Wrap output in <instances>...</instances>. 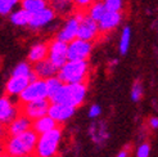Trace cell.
I'll list each match as a JSON object with an SVG mask.
<instances>
[{"instance_id": "6da1fadb", "label": "cell", "mask_w": 158, "mask_h": 157, "mask_svg": "<svg viewBox=\"0 0 158 157\" xmlns=\"http://www.w3.org/2000/svg\"><path fill=\"white\" fill-rule=\"evenodd\" d=\"M37 138L32 129L19 135L8 137L4 142V152L12 157H31L35 153Z\"/></svg>"}, {"instance_id": "7a4b0ae2", "label": "cell", "mask_w": 158, "mask_h": 157, "mask_svg": "<svg viewBox=\"0 0 158 157\" xmlns=\"http://www.w3.org/2000/svg\"><path fill=\"white\" fill-rule=\"evenodd\" d=\"M86 93H88L86 84H63L62 88L49 98V102L54 104H66L76 108L84 103Z\"/></svg>"}, {"instance_id": "3957f363", "label": "cell", "mask_w": 158, "mask_h": 157, "mask_svg": "<svg viewBox=\"0 0 158 157\" xmlns=\"http://www.w3.org/2000/svg\"><path fill=\"white\" fill-rule=\"evenodd\" d=\"M90 71L88 61H68L67 63L59 68L58 78L67 85L72 84H86Z\"/></svg>"}, {"instance_id": "277c9868", "label": "cell", "mask_w": 158, "mask_h": 157, "mask_svg": "<svg viewBox=\"0 0 158 157\" xmlns=\"http://www.w3.org/2000/svg\"><path fill=\"white\" fill-rule=\"evenodd\" d=\"M62 139V129L58 126L54 130L39 135L35 148L36 157H55Z\"/></svg>"}, {"instance_id": "5b68a950", "label": "cell", "mask_w": 158, "mask_h": 157, "mask_svg": "<svg viewBox=\"0 0 158 157\" xmlns=\"http://www.w3.org/2000/svg\"><path fill=\"white\" fill-rule=\"evenodd\" d=\"M48 99V90H46V83L41 78H36L35 81L30 83L28 86L22 91L19 95L21 104L30 103V102Z\"/></svg>"}, {"instance_id": "8992f818", "label": "cell", "mask_w": 158, "mask_h": 157, "mask_svg": "<svg viewBox=\"0 0 158 157\" xmlns=\"http://www.w3.org/2000/svg\"><path fill=\"white\" fill-rule=\"evenodd\" d=\"M67 49L68 44L58 40V39H54V40L48 43V59L58 70L62 68L68 62Z\"/></svg>"}, {"instance_id": "52a82bcc", "label": "cell", "mask_w": 158, "mask_h": 157, "mask_svg": "<svg viewBox=\"0 0 158 157\" xmlns=\"http://www.w3.org/2000/svg\"><path fill=\"white\" fill-rule=\"evenodd\" d=\"M49 106H50V102L48 99L30 102V103L21 104L19 113L23 115V116H26L27 119H30L31 121H35L37 119H40V117L48 115Z\"/></svg>"}, {"instance_id": "ba28073f", "label": "cell", "mask_w": 158, "mask_h": 157, "mask_svg": "<svg viewBox=\"0 0 158 157\" xmlns=\"http://www.w3.org/2000/svg\"><path fill=\"white\" fill-rule=\"evenodd\" d=\"M93 49V44L84 41L81 39H75L73 41L68 43L67 57L68 61H88Z\"/></svg>"}, {"instance_id": "9c48e42d", "label": "cell", "mask_w": 158, "mask_h": 157, "mask_svg": "<svg viewBox=\"0 0 158 157\" xmlns=\"http://www.w3.org/2000/svg\"><path fill=\"white\" fill-rule=\"evenodd\" d=\"M99 34H100V30L98 26V22L93 21L89 15H85V17L80 21L77 39H81V40L88 41V43H93L94 40L98 39Z\"/></svg>"}, {"instance_id": "30bf717a", "label": "cell", "mask_w": 158, "mask_h": 157, "mask_svg": "<svg viewBox=\"0 0 158 157\" xmlns=\"http://www.w3.org/2000/svg\"><path fill=\"white\" fill-rule=\"evenodd\" d=\"M19 115V107L15 106V103L8 97L0 98V124L9 125L15 117Z\"/></svg>"}, {"instance_id": "8fae6325", "label": "cell", "mask_w": 158, "mask_h": 157, "mask_svg": "<svg viewBox=\"0 0 158 157\" xmlns=\"http://www.w3.org/2000/svg\"><path fill=\"white\" fill-rule=\"evenodd\" d=\"M78 25H80V21H78L75 14L71 15L67 18L66 23L63 25V27L60 28V31L58 32L57 39L63 43H71L75 39H77V32H78Z\"/></svg>"}, {"instance_id": "7c38bea8", "label": "cell", "mask_w": 158, "mask_h": 157, "mask_svg": "<svg viewBox=\"0 0 158 157\" xmlns=\"http://www.w3.org/2000/svg\"><path fill=\"white\" fill-rule=\"evenodd\" d=\"M32 129V121L30 119H27L26 116L23 115H18L15 119L6 126V135L8 137H14V135H19V134H23L28 130Z\"/></svg>"}, {"instance_id": "4fadbf2b", "label": "cell", "mask_w": 158, "mask_h": 157, "mask_svg": "<svg viewBox=\"0 0 158 157\" xmlns=\"http://www.w3.org/2000/svg\"><path fill=\"white\" fill-rule=\"evenodd\" d=\"M75 109H76V108L71 107V106L50 103L48 115H49L57 124H59V122H64V121H67L68 119H71V117L73 116V113H75Z\"/></svg>"}, {"instance_id": "5bb4252c", "label": "cell", "mask_w": 158, "mask_h": 157, "mask_svg": "<svg viewBox=\"0 0 158 157\" xmlns=\"http://www.w3.org/2000/svg\"><path fill=\"white\" fill-rule=\"evenodd\" d=\"M30 83H31L30 78H27V77L12 75L5 85V91L9 97H19L22 94V91L28 86Z\"/></svg>"}, {"instance_id": "9a60e30c", "label": "cell", "mask_w": 158, "mask_h": 157, "mask_svg": "<svg viewBox=\"0 0 158 157\" xmlns=\"http://www.w3.org/2000/svg\"><path fill=\"white\" fill-rule=\"evenodd\" d=\"M54 17H55V12L53 11V8L46 6L43 11L37 12L35 14H31L28 26L31 28H41L48 25V23H50L54 19Z\"/></svg>"}, {"instance_id": "2e32d148", "label": "cell", "mask_w": 158, "mask_h": 157, "mask_svg": "<svg viewBox=\"0 0 158 157\" xmlns=\"http://www.w3.org/2000/svg\"><path fill=\"white\" fill-rule=\"evenodd\" d=\"M34 72L36 75L37 78H41V80H48L50 77H54L58 75V71L59 70L55 67L52 62L46 58L41 62H39V63L34 65Z\"/></svg>"}, {"instance_id": "e0dca14e", "label": "cell", "mask_w": 158, "mask_h": 157, "mask_svg": "<svg viewBox=\"0 0 158 157\" xmlns=\"http://www.w3.org/2000/svg\"><path fill=\"white\" fill-rule=\"evenodd\" d=\"M122 19V15L121 13H114V12H106V14L103 15L99 22H98V26L100 32H108V31L116 28Z\"/></svg>"}, {"instance_id": "ac0fdd59", "label": "cell", "mask_w": 158, "mask_h": 157, "mask_svg": "<svg viewBox=\"0 0 158 157\" xmlns=\"http://www.w3.org/2000/svg\"><path fill=\"white\" fill-rule=\"evenodd\" d=\"M55 128H58V124L55 122L49 115L43 116L40 119L32 121V130L37 135H43L45 133H49V131L54 130Z\"/></svg>"}, {"instance_id": "d6986e66", "label": "cell", "mask_w": 158, "mask_h": 157, "mask_svg": "<svg viewBox=\"0 0 158 157\" xmlns=\"http://www.w3.org/2000/svg\"><path fill=\"white\" fill-rule=\"evenodd\" d=\"M48 58V43H37L28 52V63L36 65Z\"/></svg>"}, {"instance_id": "ffe728a7", "label": "cell", "mask_w": 158, "mask_h": 157, "mask_svg": "<svg viewBox=\"0 0 158 157\" xmlns=\"http://www.w3.org/2000/svg\"><path fill=\"white\" fill-rule=\"evenodd\" d=\"M13 76H22V77H27L30 78V81L32 83L36 80V75L34 72V68L32 66H31V63H28V62H21V63H18L17 66L14 67L13 70Z\"/></svg>"}, {"instance_id": "44dd1931", "label": "cell", "mask_w": 158, "mask_h": 157, "mask_svg": "<svg viewBox=\"0 0 158 157\" xmlns=\"http://www.w3.org/2000/svg\"><path fill=\"white\" fill-rule=\"evenodd\" d=\"M46 6V0H21V8L30 14H35Z\"/></svg>"}, {"instance_id": "7402d4cb", "label": "cell", "mask_w": 158, "mask_h": 157, "mask_svg": "<svg viewBox=\"0 0 158 157\" xmlns=\"http://www.w3.org/2000/svg\"><path fill=\"white\" fill-rule=\"evenodd\" d=\"M86 11H88L86 15H89V17L93 21H95V22H99L102 18H103V15L106 14V12H107L103 2H94Z\"/></svg>"}, {"instance_id": "603a6c76", "label": "cell", "mask_w": 158, "mask_h": 157, "mask_svg": "<svg viewBox=\"0 0 158 157\" xmlns=\"http://www.w3.org/2000/svg\"><path fill=\"white\" fill-rule=\"evenodd\" d=\"M75 9L72 0H53V11L59 14H69Z\"/></svg>"}, {"instance_id": "cb8c5ba5", "label": "cell", "mask_w": 158, "mask_h": 157, "mask_svg": "<svg viewBox=\"0 0 158 157\" xmlns=\"http://www.w3.org/2000/svg\"><path fill=\"white\" fill-rule=\"evenodd\" d=\"M31 19V14L27 13L26 11H23L22 8L15 12H12L10 14V22L15 26H28Z\"/></svg>"}, {"instance_id": "d4e9b609", "label": "cell", "mask_w": 158, "mask_h": 157, "mask_svg": "<svg viewBox=\"0 0 158 157\" xmlns=\"http://www.w3.org/2000/svg\"><path fill=\"white\" fill-rule=\"evenodd\" d=\"M45 83H46V90H48V99L50 97H53L63 85V83L58 78V76L50 77V78H48V80H45Z\"/></svg>"}, {"instance_id": "484cf974", "label": "cell", "mask_w": 158, "mask_h": 157, "mask_svg": "<svg viewBox=\"0 0 158 157\" xmlns=\"http://www.w3.org/2000/svg\"><path fill=\"white\" fill-rule=\"evenodd\" d=\"M130 40H131V30L130 27H125L122 31V35L120 39V53L126 54L130 46Z\"/></svg>"}, {"instance_id": "4316f807", "label": "cell", "mask_w": 158, "mask_h": 157, "mask_svg": "<svg viewBox=\"0 0 158 157\" xmlns=\"http://www.w3.org/2000/svg\"><path fill=\"white\" fill-rule=\"evenodd\" d=\"M21 3V0H0V14H12V11Z\"/></svg>"}, {"instance_id": "83f0119b", "label": "cell", "mask_w": 158, "mask_h": 157, "mask_svg": "<svg viewBox=\"0 0 158 157\" xmlns=\"http://www.w3.org/2000/svg\"><path fill=\"white\" fill-rule=\"evenodd\" d=\"M104 6L107 12H114V13H121L123 0H104Z\"/></svg>"}, {"instance_id": "f1b7e54d", "label": "cell", "mask_w": 158, "mask_h": 157, "mask_svg": "<svg viewBox=\"0 0 158 157\" xmlns=\"http://www.w3.org/2000/svg\"><path fill=\"white\" fill-rule=\"evenodd\" d=\"M141 97H143V86H141L139 81H136L132 85V89H131V99L134 102H138L141 99Z\"/></svg>"}, {"instance_id": "f546056e", "label": "cell", "mask_w": 158, "mask_h": 157, "mask_svg": "<svg viewBox=\"0 0 158 157\" xmlns=\"http://www.w3.org/2000/svg\"><path fill=\"white\" fill-rule=\"evenodd\" d=\"M75 8H77V11H85L95 2V0H72Z\"/></svg>"}, {"instance_id": "4dcf8cb0", "label": "cell", "mask_w": 158, "mask_h": 157, "mask_svg": "<svg viewBox=\"0 0 158 157\" xmlns=\"http://www.w3.org/2000/svg\"><path fill=\"white\" fill-rule=\"evenodd\" d=\"M149 153H151V146L148 143H143L138 148L136 157H149Z\"/></svg>"}, {"instance_id": "1f68e13d", "label": "cell", "mask_w": 158, "mask_h": 157, "mask_svg": "<svg viewBox=\"0 0 158 157\" xmlns=\"http://www.w3.org/2000/svg\"><path fill=\"white\" fill-rule=\"evenodd\" d=\"M100 113H102V108L98 104L91 106L90 109H89V117H90V119H95V117H98Z\"/></svg>"}, {"instance_id": "d6a6232c", "label": "cell", "mask_w": 158, "mask_h": 157, "mask_svg": "<svg viewBox=\"0 0 158 157\" xmlns=\"http://www.w3.org/2000/svg\"><path fill=\"white\" fill-rule=\"evenodd\" d=\"M149 126L152 129H158V117H151L149 119Z\"/></svg>"}, {"instance_id": "836d02e7", "label": "cell", "mask_w": 158, "mask_h": 157, "mask_svg": "<svg viewBox=\"0 0 158 157\" xmlns=\"http://www.w3.org/2000/svg\"><path fill=\"white\" fill-rule=\"evenodd\" d=\"M130 147H125L123 148V150L120 152V153H118L117 155V157H129V155H130Z\"/></svg>"}, {"instance_id": "e575fe53", "label": "cell", "mask_w": 158, "mask_h": 157, "mask_svg": "<svg viewBox=\"0 0 158 157\" xmlns=\"http://www.w3.org/2000/svg\"><path fill=\"white\" fill-rule=\"evenodd\" d=\"M5 135V129H4V125L0 124V140L3 139V137Z\"/></svg>"}, {"instance_id": "d590c367", "label": "cell", "mask_w": 158, "mask_h": 157, "mask_svg": "<svg viewBox=\"0 0 158 157\" xmlns=\"http://www.w3.org/2000/svg\"><path fill=\"white\" fill-rule=\"evenodd\" d=\"M4 153V142L3 140H0V156Z\"/></svg>"}, {"instance_id": "8d00e7d4", "label": "cell", "mask_w": 158, "mask_h": 157, "mask_svg": "<svg viewBox=\"0 0 158 157\" xmlns=\"http://www.w3.org/2000/svg\"><path fill=\"white\" fill-rule=\"evenodd\" d=\"M0 157H12V156H9V155H6V153L4 152V153H3L2 156H0Z\"/></svg>"}, {"instance_id": "74e56055", "label": "cell", "mask_w": 158, "mask_h": 157, "mask_svg": "<svg viewBox=\"0 0 158 157\" xmlns=\"http://www.w3.org/2000/svg\"><path fill=\"white\" fill-rule=\"evenodd\" d=\"M31 157H36V156H31Z\"/></svg>"}, {"instance_id": "f35d334b", "label": "cell", "mask_w": 158, "mask_h": 157, "mask_svg": "<svg viewBox=\"0 0 158 157\" xmlns=\"http://www.w3.org/2000/svg\"><path fill=\"white\" fill-rule=\"evenodd\" d=\"M52 2H53V0H52Z\"/></svg>"}]
</instances>
